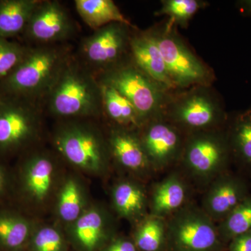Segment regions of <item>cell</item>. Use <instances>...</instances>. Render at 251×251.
<instances>
[{
  "instance_id": "23",
  "label": "cell",
  "mask_w": 251,
  "mask_h": 251,
  "mask_svg": "<svg viewBox=\"0 0 251 251\" xmlns=\"http://www.w3.org/2000/svg\"><path fill=\"white\" fill-rule=\"evenodd\" d=\"M75 9L94 31L114 23L133 25L112 0H75Z\"/></svg>"
},
{
  "instance_id": "7",
  "label": "cell",
  "mask_w": 251,
  "mask_h": 251,
  "mask_svg": "<svg viewBox=\"0 0 251 251\" xmlns=\"http://www.w3.org/2000/svg\"><path fill=\"white\" fill-rule=\"evenodd\" d=\"M149 31L161 50L176 90L211 85L214 78L212 71L188 49L174 25L168 22Z\"/></svg>"
},
{
  "instance_id": "25",
  "label": "cell",
  "mask_w": 251,
  "mask_h": 251,
  "mask_svg": "<svg viewBox=\"0 0 251 251\" xmlns=\"http://www.w3.org/2000/svg\"><path fill=\"white\" fill-rule=\"evenodd\" d=\"M140 251H166L167 220L149 214L132 238Z\"/></svg>"
},
{
  "instance_id": "33",
  "label": "cell",
  "mask_w": 251,
  "mask_h": 251,
  "mask_svg": "<svg viewBox=\"0 0 251 251\" xmlns=\"http://www.w3.org/2000/svg\"><path fill=\"white\" fill-rule=\"evenodd\" d=\"M9 186L8 176L6 170L0 165V197L4 196Z\"/></svg>"
},
{
  "instance_id": "2",
  "label": "cell",
  "mask_w": 251,
  "mask_h": 251,
  "mask_svg": "<svg viewBox=\"0 0 251 251\" xmlns=\"http://www.w3.org/2000/svg\"><path fill=\"white\" fill-rule=\"evenodd\" d=\"M46 97L50 112L55 116L87 117L103 112L100 84L83 64L72 58Z\"/></svg>"
},
{
  "instance_id": "3",
  "label": "cell",
  "mask_w": 251,
  "mask_h": 251,
  "mask_svg": "<svg viewBox=\"0 0 251 251\" xmlns=\"http://www.w3.org/2000/svg\"><path fill=\"white\" fill-rule=\"evenodd\" d=\"M100 83L113 87L128 99L144 123L163 117L171 91L155 82L133 64L125 60L96 76Z\"/></svg>"
},
{
  "instance_id": "31",
  "label": "cell",
  "mask_w": 251,
  "mask_h": 251,
  "mask_svg": "<svg viewBox=\"0 0 251 251\" xmlns=\"http://www.w3.org/2000/svg\"><path fill=\"white\" fill-rule=\"evenodd\" d=\"M100 251H140L133 239L125 237H114Z\"/></svg>"
},
{
  "instance_id": "14",
  "label": "cell",
  "mask_w": 251,
  "mask_h": 251,
  "mask_svg": "<svg viewBox=\"0 0 251 251\" xmlns=\"http://www.w3.org/2000/svg\"><path fill=\"white\" fill-rule=\"evenodd\" d=\"M130 55L133 64L155 82L171 92L176 90L161 50L150 31L133 32Z\"/></svg>"
},
{
  "instance_id": "21",
  "label": "cell",
  "mask_w": 251,
  "mask_h": 251,
  "mask_svg": "<svg viewBox=\"0 0 251 251\" xmlns=\"http://www.w3.org/2000/svg\"><path fill=\"white\" fill-rule=\"evenodd\" d=\"M232 159L251 171V108L238 112L226 129Z\"/></svg>"
},
{
  "instance_id": "11",
  "label": "cell",
  "mask_w": 251,
  "mask_h": 251,
  "mask_svg": "<svg viewBox=\"0 0 251 251\" xmlns=\"http://www.w3.org/2000/svg\"><path fill=\"white\" fill-rule=\"evenodd\" d=\"M37 109L29 100L0 97V152L16 151L35 135Z\"/></svg>"
},
{
  "instance_id": "5",
  "label": "cell",
  "mask_w": 251,
  "mask_h": 251,
  "mask_svg": "<svg viewBox=\"0 0 251 251\" xmlns=\"http://www.w3.org/2000/svg\"><path fill=\"white\" fill-rule=\"evenodd\" d=\"M231 159L227 133L224 128L186 134L179 163L190 179L207 186L227 171Z\"/></svg>"
},
{
  "instance_id": "26",
  "label": "cell",
  "mask_w": 251,
  "mask_h": 251,
  "mask_svg": "<svg viewBox=\"0 0 251 251\" xmlns=\"http://www.w3.org/2000/svg\"><path fill=\"white\" fill-rule=\"evenodd\" d=\"M221 240L226 245L232 239L251 230V194H249L224 221L217 224Z\"/></svg>"
},
{
  "instance_id": "29",
  "label": "cell",
  "mask_w": 251,
  "mask_h": 251,
  "mask_svg": "<svg viewBox=\"0 0 251 251\" xmlns=\"http://www.w3.org/2000/svg\"><path fill=\"white\" fill-rule=\"evenodd\" d=\"M27 251H68L62 234L57 229L44 227L31 234Z\"/></svg>"
},
{
  "instance_id": "8",
  "label": "cell",
  "mask_w": 251,
  "mask_h": 251,
  "mask_svg": "<svg viewBox=\"0 0 251 251\" xmlns=\"http://www.w3.org/2000/svg\"><path fill=\"white\" fill-rule=\"evenodd\" d=\"M133 25L114 23L94 31L82 41L80 54L83 65L94 76L125 62L130 53Z\"/></svg>"
},
{
  "instance_id": "16",
  "label": "cell",
  "mask_w": 251,
  "mask_h": 251,
  "mask_svg": "<svg viewBox=\"0 0 251 251\" xmlns=\"http://www.w3.org/2000/svg\"><path fill=\"white\" fill-rule=\"evenodd\" d=\"M108 144L110 153L125 169L145 175L153 171L140 135L135 130L116 127L112 130Z\"/></svg>"
},
{
  "instance_id": "27",
  "label": "cell",
  "mask_w": 251,
  "mask_h": 251,
  "mask_svg": "<svg viewBox=\"0 0 251 251\" xmlns=\"http://www.w3.org/2000/svg\"><path fill=\"white\" fill-rule=\"evenodd\" d=\"M206 4L207 2L201 0H164L156 14L168 16V22L185 28L193 16Z\"/></svg>"
},
{
  "instance_id": "22",
  "label": "cell",
  "mask_w": 251,
  "mask_h": 251,
  "mask_svg": "<svg viewBox=\"0 0 251 251\" xmlns=\"http://www.w3.org/2000/svg\"><path fill=\"white\" fill-rule=\"evenodd\" d=\"M54 167L47 157L36 156L30 158L23 168V189L36 201H43L52 186Z\"/></svg>"
},
{
  "instance_id": "34",
  "label": "cell",
  "mask_w": 251,
  "mask_h": 251,
  "mask_svg": "<svg viewBox=\"0 0 251 251\" xmlns=\"http://www.w3.org/2000/svg\"><path fill=\"white\" fill-rule=\"evenodd\" d=\"M237 7L241 14L246 16H251V0L237 1Z\"/></svg>"
},
{
  "instance_id": "6",
  "label": "cell",
  "mask_w": 251,
  "mask_h": 251,
  "mask_svg": "<svg viewBox=\"0 0 251 251\" xmlns=\"http://www.w3.org/2000/svg\"><path fill=\"white\" fill-rule=\"evenodd\" d=\"M166 220V251L227 250L217 224L201 206L188 203Z\"/></svg>"
},
{
  "instance_id": "20",
  "label": "cell",
  "mask_w": 251,
  "mask_h": 251,
  "mask_svg": "<svg viewBox=\"0 0 251 251\" xmlns=\"http://www.w3.org/2000/svg\"><path fill=\"white\" fill-rule=\"evenodd\" d=\"M41 0H0V37L24 32Z\"/></svg>"
},
{
  "instance_id": "24",
  "label": "cell",
  "mask_w": 251,
  "mask_h": 251,
  "mask_svg": "<svg viewBox=\"0 0 251 251\" xmlns=\"http://www.w3.org/2000/svg\"><path fill=\"white\" fill-rule=\"evenodd\" d=\"M30 225L18 213L0 211V251H27Z\"/></svg>"
},
{
  "instance_id": "17",
  "label": "cell",
  "mask_w": 251,
  "mask_h": 251,
  "mask_svg": "<svg viewBox=\"0 0 251 251\" xmlns=\"http://www.w3.org/2000/svg\"><path fill=\"white\" fill-rule=\"evenodd\" d=\"M112 239L105 217L97 209L87 211L75 221L72 240L78 251H100Z\"/></svg>"
},
{
  "instance_id": "15",
  "label": "cell",
  "mask_w": 251,
  "mask_h": 251,
  "mask_svg": "<svg viewBox=\"0 0 251 251\" xmlns=\"http://www.w3.org/2000/svg\"><path fill=\"white\" fill-rule=\"evenodd\" d=\"M189 186L179 172H173L153 186L149 199L150 214L167 219L188 204Z\"/></svg>"
},
{
  "instance_id": "30",
  "label": "cell",
  "mask_w": 251,
  "mask_h": 251,
  "mask_svg": "<svg viewBox=\"0 0 251 251\" xmlns=\"http://www.w3.org/2000/svg\"><path fill=\"white\" fill-rule=\"evenodd\" d=\"M27 50L18 43L0 37V82L21 63Z\"/></svg>"
},
{
  "instance_id": "32",
  "label": "cell",
  "mask_w": 251,
  "mask_h": 251,
  "mask_svg": "<svg viewBox=\"0 0 251 251\" xmlns=\"http://www.w3.org/2000/svg\"><path fill=\"white\" fill-rule=\"evenodd\" d=\"M229 251H251V230L234 237L227 244Z\"/></svg>"
},
{
  "instance_id": "19",
  "label": "cell",
  "mask_w": 251,
  "mask_h": 251,
  "mask_svg": "<svg viewBox=\"0 0 251 251\" xmlns=\"http://www.w3.org/2000/svg\"><path fill=\"white\" fill-rule=\"evenodd\" d=\"M112 202L122 217L141 221L148 214L149 198L143 186L134 181H120L112 191Z\"/></svg>"
},
{
  "instance_id": "1",
  "label": "cell",
  "mask_w": 251,
  "mask_h": 251,
  "mask_svg": "<svg viewBox=\"0 0 251 251\" xmlns=\"http://www.w3.org/2000/svg\"><path fill=\"white\" fill-rule=\"evenodd\" d=\"M71 57L67 47L39 46L28 49L14 71L0 82L4 97L32 99L46 97Z\"/></svg>"
},
{
  "instance_id": "9",
  "label": "cell",
  "mask_w": 251,
  "mask_h": 251,
  "mask_svg": "<svg viewBox=\"0 0 251 251\" xmlns=\"http://www.w3.org/2000/svg\"><path fill=\"white\" fill-rule=\"evenodd\" d=\"M59 152L74 166L91 171H100L107 162V152L101 137L87 126H64L54 138Z\"/></svg>"
},
{
  "instance_id": "10",
  "label": "cell",
  "mask_w": 251,
  "mask_h": 251,
  "mask_svg": "<svg viewBox=\"0 0 251 251\" xmlns=\"http://www.w3.org/2000/svg\"><path fill=\"white\" fill-rule=\"evenodd\" d=\"M140 140L153 171H162L179 163L186 134L164 117L147 122Z\"/></svg>"
},
{
  "instance_id": "18",
  "label": "cell",
  "mask_w": 251,
  "mask_h": 251,
  "mask_svg": "<svg viewBox=\"0 0 251 251\" xmlns=\"http://www.w3.org/2000/svg\"><path fill=\"white\" fill-rule=\"evenodd\" d=\"M100 84L102 111L109 120L116 125L117 128L131 130L141 129L145 123L129 100L113 87Z\"/></svg>"
},
{
  "instance_id": "12",
  "label": "cell",
  "mask_w": 251,
  "mask_h": 251,
  "mask_svg": "<svg viewBox=\"0 0 251 251\" xmlns=\"http://www.w3.org/2000/svg\"><path fill=\"white\" fill-rule=\"evenodd\" d=\"M24 32L39 46L55 45L74 35L75 25L59 1H41Z\"/></svg>"
},
{
  "instance_id": "13",
  "label": "cell",
  "mask_w": 251,
  "mask_h": 251,
  "mask_svg": "<svg viewBox=\"0 0 251 251\" xmlns=\"http://www.w3.org/2000/svg\"><path fill=\"white\" fill-rule=\"evenodd\" d=\"M249 194L247 181L226 171L206 186L201 207L216 224H219Z\"/></svg>"
},
{
  "instance_id": "4",
  "label": "cell",
  "mask_w": 251,
  "mask_h": 251,
  "mask_svg": "<svg viewBox=\"0 0 251 251\" xmlns=\"http://www.w3.org/2000/svg\"><path fill=\"white\" fill-rule=\"evenodd\" d=\"M210 86H197L173 94L163 117L186 134L221 129L228 122L227 114Z\"/></svg>"
},
{
  "instance_id": "28",
  "label": "cell",
  "mask_w": 251,
  "mask_h": 251,
  "mask_svg": "<svg viewBox=\"0 0 251 251\" xmlns=\"http://www.w3.org/2000/svg\"><path fill=\"white\" fill-rule=\"evenodd\" d=\"M82 205V196L78 184L74 179L68 180L59 194V216L66 222L75 221L81 216Z\"/></svg>"
}]
</instances>
